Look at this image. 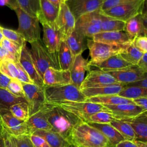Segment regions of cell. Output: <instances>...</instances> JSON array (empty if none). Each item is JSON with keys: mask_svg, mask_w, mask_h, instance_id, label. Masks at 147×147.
I'll return each mask as SVG.
<instances>
[{"mask_svg": "<svg viewBox=\"0 0 147 147\" xmlns=\"http://www.w3.org/2000/svg\"><path fill=\"white\" fill-rule=\"evenodd\" d=\"M0 33L2 34L3 37L14 42L22 47L26 45V42L24 37L15 30L0 26Z\"/></svg>", "mask_w": 147, "mask_h": 147, "instance_id": "obj_41", "label": "cell"}, {"mask_svg": "<svg viewBox=\"0 0 147 147\" xmlns=\"http://www.w3.org/2000/svg\"><path fill=\"white\" fill-rule=\"evenodd\" d=\"M59 11L56 7L48 0H40V11L37 16L39 22L55 24Z\"/></svg>", "mask_w": 147, "mask_h": 147, "instance_id": "obj_23", "label": "cell"}, {"mask_svg": "<svg viewBox=\"0 0 147 147\" xmlns=\"http://www.w3.org/2000/svg\"><path fill=\"white\" fill-rule=\"evenodd\" d=\"M0 72L10 79L17 78L18 70L16 63L10 60L0 61Z\"/></svg>", "mask_w": 147, "mask_h": 147, "instance_id": "obj_40", "label": "cell"}, {"mask_svg": "<svg viewBox=\"0 0 147 147\" xmlns=\"http://www.w3.org/2000/svg\"><path fill=\"white\" fill-rule=\"evenodd\" d=\"M6 89L16 96L25 98L22 83L17 78L10 79Z\"/></svg>", "mask_w": 147, "mask_h": 147, "instance_id": "obj_44", "label": "cell"}, {"mask_svg": "<svg viewBox=\"0 0 147 147\" xmlns=\"http://www.w3.org/2000/svg\"><path fill=\"white\" fill-rule=\"evenodd\" d=\"M119 120L124 121L130 125L135 134V140L147 142L146 111L137 116Z\"/></svg>", "mask_w": 147, "mask_h": 147, "instance_id": "obj_21", "label": "cell"}, {"mask_svg": "<svg viewBox=\"0 0 147 147\" xmlns=\"http://www.w3.org/2000/svg\"><path fill=\"white\" fill-rule=\"evenodd\" d=\"M18 62L28 74L33 83L41 88H44V85L42 79L40 77L34 67L30 49L26 45H24L22 48Z\"/></svg>", "mask_w": 147, "mask_h": 147, "instance_id": "obj_18", "label": "cell"}, {"mask_svg": "<svg viewBox=\"0 0 147 147\" xmlns=\"http://www.w3.org/2000/svg\"><path fill=\"white\" fill-rule=\"evenodd\" d=\"M18 6L32 17H37L40 11V0H16Z\"/></svg>", "mask_w": 147, "mask_h": 147, "instance_id": "obj_37", "label": "cell"}, {"mask_svg": "<svg viewBox=\"0 0 147 147\" xmlns=\"http://www.w3.org/2000/svg\"><path fill=\"white\" fill-rule=\"evenodd\" d=\"M44 91L46 101L48 102L86 101L87 99L81 90L72 84L58 86H45Z\"/></svg>", "mask_w": 147, "mask_h": 147, "instance_id": "obj_3", "label": "cell"}, {"mask_svg": "<svg viewBox=\"0 0 147 147\" xmlns=\"http://www.w3.org/2000/svg\"><path fill=\"white\" fill-rule=\"evenodd\" d=\"M17 70H18V75L17 79L19 80L21 83H33L30 78H29L28 74L22 68L19 62L16 63Z\"/></svg>", "mask_w": 147, "mask_h": 147, "instance_id": "obj_48", "label": "cell"}, {"mask_svg": "<svg viewBox=\"0 0 147 147\" xmlns=\"http://www.w3.org/2000/svg\"><path fill=\"white\" fill-rule=\"evenodd\" d=\"M65 2L76 20L84 14L100 10L103 0H69Z\"/></svg>", "mask_w": 147, "mask_h": 147, "instance_id": "obj_16", "label": "cell"}, {"mask_svg": "<svg viewBox=\"0 0 147 147\" xmlns=\"http://www.w3.org/2000/svg\"><path fill=\"white\" fill-rule=\"evenodd\" d=\"M75 19L65 2L59 7V14L56 24L61 32L63 40H65L75 30Z\"/></svg>", "mask_w": 147, "mask_h": 147, "instance_id": "obj_15", "label": "cell"}, {"mask_svg": "<svg viewBox=\"0 0 147 147\" xmlns=\"http://www.w3.org/2000/svg\"><path fill=\"white\" fill-rule=\"evenodd\" d=\"M120 55L125 60L131 65H137L141 58L143 53L138 50L132 43Z\"/></svg>", "mask_w": 147, "mask_h": 147, "instance_id": "obj_38", "label": "cell"}, {"mask_svg": "<svg viewBox=\"0 0 147 147\" xmlns=\"http://www.w3.org/2000/svg\"><path fill=\"white\" fill-rule=\"evenodd\" d=\"M5 147H16L14 137L7 133H5L3 134Z\"/></svg>", "mask_w": 147, "mask_h": 147, "instance_id": "obj_53", "label": "cell"}, {"mask_svg": "<svg viewBox=\"0 0 147 147\" xmlns=\"http://www.w3.org/2000/svg\"><path fill=\"white\" fill-rule=\"evenodd\" d=\"M133 142L137 147H147L146 142H144L140 140H134Z\"/></svg>", "mask_w": 147, "mask_h": 147, "instance_id": "obj_58", "label": "cell"}, {"mask_svg": "<svg viewBox=\"0 0 147 147\" xmlns=\"http://www.w3.org/2000/svg\"><path fill=\"white\" fill-rule=\"evenodd\" d=\"M137 0H103L101 10H106L114 6L135 1Z\"/></svg>", "mask_w": 147, "mask_h": 147, "instance_id": "obj_47", "label": "cell"}, {"mask_svg": "<svg viewBox=\"0 0 147 147\" xmlns=\"http://www.w3.org/2000/svg\"><path fill=\"white\" fill-rule=\"evenodd\" d=\"M42 26V42L50 55L54 63L60 69L58 61V52L60 44L63 40V36L56 23L50 24L41 23Z\"/></svg>", "mask_w": 147, "mask_h": 147, "instance_id": "obj_7", "label": "cell"}, {"mask_svg": "<svg viewBox=\"0 0 147 147\" xmlns=\"http://www.w3.org/2000/svg\"><path fill=\"white\" fill-rule=\"evenodd\" d=\"M85 38L83 34L74 30L69 36L65 40L68 47L74 56L82 54L83 52L87 49L85 44Z\"/></svg>", "mask_w": 147, "mask_h": 147, "instance_id": "obj_29", "label": "cell"}, {"mask_svg": "<svg viewBox=\"0 0 147 147\" xmlns=\"http://www.w3.org/2000/svg\"><path fill=\"white\" fill-rule=\"evenodd\" d=\"M91 126L99 130L107 139L109 145L115 146V145L125 139L122 135L113 126L109 123H97L87 122Z\"/></svg>", "mask_w": 147, "mask_h": 147, "instance_id": "obj_27", "label": "cell"}, {"mask_svg": "<svg viewBox=\"0 0 147 147\" xmlns=\"http://www.w3.org/2000/svg\"><path fill=\"white\" fill-rule=\"evenodd\" d=\"M133 37L124 31L102 32L95 34L91 39L96 42L115 46H129L133 43Z\"/></svg>", "mask_w": 147, "mask_h": 147, "instance_id": "obj_13", "label": "cell"}, {"mask_svg": "<svg viewBox=\"0 0 147 147\" xmlns=\"http://www.w3.org/2000/svg\"><path fill=\"white\" fill-rule=\"evenodd\" d=\"M14 10L18 20V28L16 32L24 37L25 41L31 43L41 38V29L38 18L29 16L19 6Z\"/></svg>", "mask_w": 147, "mask_h": 147, "instance_id": "obj_4", "label": "cell"}, {"mask_svg": "<svg viewBox=\"0 0 147 147\" xmlns=\"http://www.w3.org/2000/svg\"><path fill=\"white\" fill-rule=\"evenodd\" d=\"M10 78L0 72V88H6L10 80Z\"/></svg>", "mask_w": 147, "mask_h": 147, "instance_id": "obj_55", "label": "cell"}, {"mask_svg": "<svg viewBox=\"0 0 147 147\" xmlns=\"http://www.w3.org/2000/svg\"><path fill=\"white\" fill-rule=\"evenodd\" d=\"M115 119L112 114L105 111H99L91 115L88 118V122L97 123H109Z\"/></svg>", "mask_w": 147, "mask_h": 147, "instance_id": "obj_42", "label": "cell"}, {"mask_svg": "<svg viewBox=\"0 0 147 147\" xmlns=\"http://www.w3.org/2000/svg\"><path fill=\"white\" fill-rule=\"evenodd\" d=\"M137 65L144 72H147V53H143Z\"/></svg>", "mask_w": 147, "mask_h": 147, "instance_id": "obj_52", "label": "cell"}, {"mask_svg": "<svg viewBox=\"0 0 147 147\" xmlns=\"http://www.w3.org/2000/svg\"><path fill=\"white\" fill-rule=\"evenodd\" d=\"M89 68L87 59H84L82 54L76 56L70 69L71 84L80 89V85L84 79L85 72L88 71Z\"/></svg>", "mask_w": 147, "mask_h": 147, "instance_id": "obj_22", "label": "cell"}, {"mask_svg": "<svg viewBox=\"0 0 147 147\" xmlns=\"http://www.w3.org/2000/svg\"><path fill=\"white\" fill-rule=\"evenodd\" d=\"M125 87V84H113L106 86H102L96 87L86 88L80 90L86 98L107 95H118Z\"/></svg>", "mask_w": 147, "mask_h": 147, "instance_id": "obj_24", "label": "cell"}, {"mask_svg": "<svg viewBox=\"0 0 147 147\" xmlns=\"http://www.w3.org/2000/svg\"><path fill=\"white\" fill-rule=\"evenodd\" d=\"M51 3H52L53 5H54L56 7L59 8L60 5L63 3L65 2V0H48Z\"/></svg>", "mask_w": 147, "mask_h": 147, "instance_id": "obj_57", "label": "cell"}, {"mask_svg": "<svg viewBox=\"0 0 147 147\" xmlns=\"http://www.w3.org/2000/svg\"><path fill=\"white\" fill-rule=\"evenodd\" d=\"M55 103L72 113L85 122H88L89 117L95 113L99 111L110 113L104 105L87 101H65Z\"/></svg>", "mask_w": 147, "mask_h": 147, "instance_id": "obj_6", "label": "cell"}, {"mask_svg": "<svg viewBox=\"0 0 147 147\" xmlns=\"http://www.w3.org/2000/svg\"><path fill=\"white\" fill-rule=\"evenodd\" d=\"M29 137L34 147H51L42 137L32 134L29 135Z\"/></svg>", "mask_w": 147, "mask_h": 147, "instance_id": "obj_49", "label": "cell"}, {"mask_svg": "<svg viewBox=\"0 0 147 147\" xmlns=\"http://www.w3.org/2000/svg\"><path fill=\"white\" fill-rule=\"evenodd\" d=\"M126 86H137L144 88H147V78L136 81L133 83H131L125 85Z\"/></svg>", "mask_w": 147, "mask_h": 147, "instance_id": "obj_54", "label": "cell"}, {"mask_svg": "<svg viewBox=\"0 0 147 147\" xmlns=\"http://www.w3.org/2000/svg\"><path fill=\"white\" fill-rule=\"evenodd\" d=\"M145 2L146 0H137L114 6L106 10H100V13L126 22L142 13Z\"/></svg>", "mask_w": 147, "mask_h": 147, "instance_id": "obj_9", "label": "cell"}, {"mask_svg": "<svg viewBox=\"0 0 147 147\" xmlns=\"http://www.w3.org/2000/svg\"><path fill=\"white\" fill-rule=\"evenodd\" d=\"M0 115L6 133L13 137L29 135L26 121L16 118L9 110L0 111Z\"/></svg>", "mask_w": 147, "mask_h": 147, "instance_id": "obj_12", "label": "cell"}, {"mask_svg": "<svg viewBox=\"0 0 147 147\" xmlns=\"http://www.w3.org/2000/svg\"><path fill=\"white\" fill-rule=\"evenodd\" d=\"M105 147H115V146H111V145H107L106 146H105Z\"/></svg>", "mask_w": 147, "mask_h": 147, "instance_id": "obj_63", "label": "cell"}, {"mask_svg": "<svg viewBox=\"0 0 147 147\" xmlns=\"http://www.w3.org/2000/svg\"><path fill=\"white\" fill-rule=\"evenodd\" d=\"M29 135L38 130H51L52 127L48 122L45 115L42 109L30 116L26 121Z\"/></svg>", "mask_w": 147, "mask_h": 147, "instance_id": "obj_25", "label": "cell"}, {"mask_svg": "<svg viewBox=\"0 0 147 147\" xmlns=\"http://www.w3.org/2000/svg\"><path fill=\"white\" fill-rule=\"evenodd\" d=\"M3 36L2 35V34L0 33V42H1V40L2 39V38H3Z\"/></svg>", "mask_w": 147, "mask_h": 147, "instance_id": "obj_62", "label": "cell"}, {"mask_svg": "<svg viewBox=\"0 0 147 147\" xmlns=\"http://www.w3.org/2000/svg\"><path fill=\"white\" fill-rule=\"evenodd\" d=\"M133 44L142 53H147V37L146 36H140L134 38Z\"/></svg>", "mask_w": 147, "mask_h": 147, "instance_id": "obj_45", "label": "cell"}, {"mask_svg": "<svg viewBox=\"0 0 147 147\" xmlns=\"http://www.w3.org/2000/svg\"><path fill=\"white\" fill-rule=\"evenodd\" d=\"M69 143L75 147H105L109 144L99 130L83 121L72 129Z\"/></svg>", "mask_w": 147, "mask_h": 147, "instance_id": "obj_2", "label": "cell"}, {"mask_svg": "<svg viewBox=\"0 0 147 147\" xmlns=\"http://www.w3.org/2000/svg\"><path fill=\"white\" fill-rule=\"evenodd\" d=\"M119 83L127 84L147 78L146 72L137 65H131L124 68L108 72Z\"/></svg>", "mask_w": 147, "mask_h": 147, "instance_id": "obj_17", "label": "cell"}, {"mask_svg": "<svg viewBox=\"0 0 147 147\" xmlns=\"http://www.w3.org/2000/svg\"><path fill=\"white\" fill-rule=\"evenodd\" d=\"M5 133H6V131L5 130V129H4L3 123H2V119H1V115H0V134H4Z\"/></svg>", "mask_w": 147, "mask_h": 147, "instance_id": "obj_61", "label": "cell"}, {"mask_svg": "<svg viewBox=\"0 0 147 147\" xmlns=\"http://www.w3.org/2000/svg\"><path fill=\"white\" fill-rule=\"evenodd\" d=\"M3 60H10L15 63L18 62L19 61L15 55L0 45V61Z\"/></svg>", "mask_w": 147, "mask_h": 147, "instance_id": "obj_50", "label": "cell"}, {"mask_svg": "<svg viewBox=\"0 0 147 147\" xmlns=\"http://www.w3.org/2000/svg\"><path fill=\"white\" fill-rule=\"evenodd\" d=\"M9 2H10V9L14 10L16 7H17L18 6L16 0H9Z\"/></svg>", "mask_w": 147, "mask_h": 147, "instance_id": "obj_59", "label": "cell"}, {"mask_svg": "<svg viewBox=\"0 0 147 147\" xmlns=\"http://www.w3.org/2000/svg\"><path fill=\"white\" fill-rule=\"evenodd\" d=\"M30 44L31 45L30 55L33 64L42 79L44 72L48 68L53 67L59 69L52 60L41 38Z\"/></svg>", "mask_w": 147, "mask_h": 147, "instance_id": "obj_8", "label": "cell"}, {"mask_svg": "<svg viewBox=\"0 0 147 147\" xmlns=\"http://www.w3.org/2000/svg\"><path fill=\"white\" fill-rule=\"evenodd\" d=\"M133 103L139 107L147 110V97L143 96L132 99Z\"/></svg>", "mask_w": 147, "mask_h": 147, "instance_id": "obj_51", "label": "cell"}, {"mask_svg": "<svg viewBox=\"0 0 147 147\" xmlns=\"http://www.w3.org/2000/svg\"><path fill=\"white\" fill-rule=\"evenodd\" d=\"M0 147H5L4 136L2 134H0Z\"/></svg>", "mask_w": 147, "mask_h": 147, "instance_id": "obj_60", "label": "cell"}, {"mask_svg": "<svg viewBox=\"0 0 147 147\" xmlns=\"http://www.w3.org/2000/svg\"><path fill=\"white\" fill-rule=\"evenodd\" d=\"M119 96L129 99L147 96V88L137 86H126L118 94Z\"/></svg>", "mask_w": 147, "mask_h": 147, "instance_id": "obj_36", "label": "cell"}, {"mask_svg": "<svg viewBox=\"0 0 147 147\" xmlns=\"http://www.w3.org/2000/svg\"><path fill=\"white\" fill-rule=\"evenodd\" d=\"M33 134L42 137L51 147H69L71 146L68 142L61 136L52 130H38Z\"/></svg>", "mask_w": 147, "mask_h": 147, "instance_id": "obj_30", "label": "cell"}, {"mask_svg": "<svg viewBox=\"0 0 147 147\" xmlns=\"http://www.w3.org/2000/svg\"><path fill=\"white\" fill-rule=\"evenodd\" d=\"M129 46H115L96 42L91 39L87 40V47L89 49L91 60L88 65L100 63L108 58L123 53Z\"/></svg>", "mask_w": 147, "mask_h": 147, "instance_id": "obj_5", "label": "cell"}, {"mask_svg": "<svg viewBox=\"0 0 147 147\" xmlns=\"http://www.w3.org/2000/svg\"><path fill=\"white\" fill-rule=\"evenodd\" d=\"M115 147H137V146L133 141L125 140L118 143Z\"/></svg>", "mask_w": 147, "mask_h": 147, "instance_id": "obj_56", "label": "cell"}, {"mask_svg": "<svg viewBox=\"0 0 147 147\" xmlns=\"http://www.w3.org/2000/svg\"><path fill=\"white\" fill-rule=\"evenodd\" d=\"M131 65V64L125 60L120 54L111 56L100 63L90 65V67H95L104 72H110L119 70L125 67Z\"/></svg>", "mask_w": 147, "mask_h": 147, "instance_id": "obj_26", "label": "cell"}, {"mask_svg": "<svg viewBox=\"0 0 147 147\" xmlns=\"http://www.w3.org/2000/svg\"><path fill=\"white\" fill-rule=\"evenodd\" d=\"M22 85L28 102L30 117L39 111L47 102L44 88H41L34 83H22Z\"/></svg>", "mask_w": 147, "mask_h": 147, "instance_id": "obj_11", "label": "cell"}, {"mask_svg": "<svg viewBox=\"0 0 147 147\" xmlns=\"http://www.w3.org/2000/svg\"><path fill=\"white\" fill-rule=\"evenodd\" d=\"M13 137L16 147H34L29 135H22Z\"/></svg>", "mask_w": 147, "mask_h": 147, "instance_id": "obj_46", "label": "cell"}, {"mask_svg": "<svg viewBox=\"0 0 147 147\" xmlns=\"http://www.w3.org/2000/svg\"><path fill=\"white\" fill-rule=\"evenodd\" d=\"M86 101L101 104L103 105H118L121 104L133 103L131 99L123 98L118 95H107L92 96L87 98Z\"/></svg>", "mask_w": 147, "mask_h": 147, "instance_id": "obj_31", "label": "cell"}, {"mask_svg": "<svg viewBox=\"0 0 147 147\" xmlns=\"http://www.w3.org/2000/svg\"><path fill=\"white\" fill-rule=\"evenodd\" d=\"M123 31L133 37L140 36H144L141 23V13L127 21L125 22Z\"/></svg>", "mask_w": 147, "mask_h": 147, "instance_id": "obj_34", "label": "cell"}, {"mask_svg": "<svg viewBox=\"0 0 147 147\" xmlns=\"http://www.w3.org/2000/svg\"><path fill=\"white\" fill-rule=\"evenodd\" d=\"M21 102H27V100L24 98L13 95L6 88H0V111L9 110L12 105Z\"/></svg>", "mask_w": 147, "mask_h": 147, "instance_id": "obj_33", "label": "cell"}, {"mask_svg": "<svg viewBox=\"0 0 147 147\" xmlns=\"http://www.w3.org/2000/svg\"><path fill=\"white\" fill-rule=\"evenodd\" d=\"M9 110L17 118L26 121L29 117V107L27 102H21L10 107Z\"/></svg>", "mask_w": 147, "mask_h": 147, "instance_id": "obj_39", "label": "cell"}, {"mask_svg": "<svg viewBox=\"0 0 147 147\" xmlns=\"http://www.w3.org/2000/svg\"><path fill=\"white\" fill-rule=\"evenodd\" d=\"M42 80L44 87L58 86L71 84L70 71L49 67L44 72Z\"/></svg>", "mask_w": 147, "mask_h": 147, "instance_id": "obj_19", "label": "cell"}, {"mask_svg": "<svg viewBox=\"0 0 147 147\" xmlns=\"http://www.w3.org/2000/svg\"><path fill=\"white\" fill-rule=\"evenodd\" d=\"M113 84L120 83L108 72H104L99 69L92 70L89 69L87 75L84 78L80 85V90Z\"/></svg>", "mask_w": 147, "mask_h": 147, "instance_id": "obj_14", "label": "cell"}, {"mask_svg": "<svg viewBox=\"0 0 147 147\" xmlns=\"http://www.w3.org/2000/svg\"><path fill=\"white\" fill-rule=\"evenodd\" d=\"M69 1V0H65V1L66 2V1Z\"/></svg>", "mask_w": 147, "mask_h": 147, "instance_id": "obj_64", "label": "cell"}, {"mask_svg": "<svg viewBox=\"0 0 147 147\" xmlns=\"http://www.w3.org/2000/svg\"><path fill=\"white\" fill-rule=\"evenodd\" d=\"M100 32H120L123 31L125 22L107 16L100 13Z\"/></svg>", "mask_w": 147, "mask_h": 147, "instance_id": "obj_32", "label": "cell"}, {"mask_svg": "<svg viewBox=\"0 0 147 147\" xmlns=\"http://www.w3.org/2000/svg\"><path fill=\"white\" fill-rule=\"evenodd\" d=\"M75 56L73 55L65 40L60 44L58 52V61L60 69L69 71L72 66Z\"/></svg>", "mask_w": 147, "mask_h": 147, "instance_id": "obj_28", "label": "cell"}, {"mask_svg": "<svg viewBox=\"0 0 147 147\" xmlns=\"http://www.w3.org/2000/svg\"><path fill=\"white\" fill-rule=\"evenodd\" d=\"M99 11H95L84 14L75 21V30L86 37L92 38L100 32Z\"/></svg>", "mask_w": 147, "mask_h": 147, "instance_id": "obj_10", "label": "cell"}, {"mask_svg": "<svg viewBox=\"0 0 147 147\" xmlns=\"http://www.w3.org/2000/svg\"><path fill=\"white\" fill-rule=\"evenodd\" d=\"M116 119H122L137 116L146 111L133 103L118 105H104Z\"/></svg>", "mask_w": 147, "mask_h": 147, "instance_id": "obj_20", "label": "cell"}, {"mask_svg": "<svg viewBox=\"0 0 147 147\" xmlns=\"http://www.w3.org/2000/svg\"><path fill=\"white\" fill-rule=\"evenodd\" d=\"M110 124L115 128L125 140L132 141L135 140V134L129 123L121 120L115 119L112 121Z\"/></svg>", "mask_w": 147, "mask_h": 147, "instance_id": "obj_35", "label": "cell"}, {"mask_svg": "<svg viewBox=\"0 0 147 147\" xmlns=\"http://www.w3.org/2000/svg\"><path fill=\"white\" fill-rule=\"evenodd\" d=\"M0 45H1L2 47L6 49L8 51H9L10 53H11L14 55H15L19 60L21 49L22 48V46L5 37H3L2 39L1 40Z\"/></svg>", "mask_w": 147, "mask_h": 147, "instance_id": "obj_43", "label": "cell"}, {"mask_svg": "<svg viewBox=\"0 0 147 147\" xmlns=\"http://www.w3.org/2000/svg\"><path fill=\"white\" fill-rule=\"evenodd\" d=\"M41 109L52 127L51 130L59 134L69 143L72 129L82 121L55 103L46 102Z\"/></svg>", "mask_w": 147, "mask_h": 147, "instance_id": "obj_1", "label": "cell"}]
</instances>
